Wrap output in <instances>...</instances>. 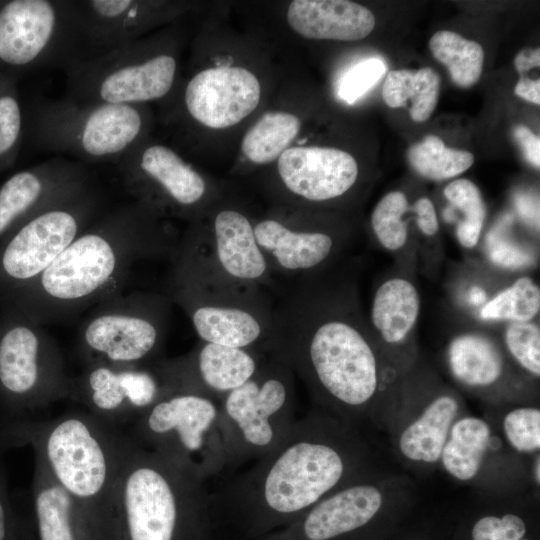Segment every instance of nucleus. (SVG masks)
Masks as SVG:
<instances>
[{
	"instance_id": "aec40b11",
	"label": "nucleus",
	"mask_w": 540,
	"mask_h": 540,
	"mask_svg": "<svg viewBox=\"0 0 540 540\" xmlns=\"http://www.w3.org/2000/svg\"><path fill=\"white\" fill-rule=\"evenodd\" d=\"M171 393L174 391L159 360L139 367L85 365L77 377L71 378L69 398L84 405L99 419L118 427L134 422Z\"/></svg>"
},
{
	"instance_id": "7ed1b4c3",
	"label": "nucleus",
	"mask_w": 540,
	"mask_h": 540,
	"mask_svg": "<svg viewBox=\"0 0 540 540\" xmlns=\"http://www.w3.org/2000/svg\"><path fill=\"white\" fill-rule=\"evenodd\" d=\"M179 240L169 219L135 200L100 215L25 285L27 317L45 325L96 306L120 293L137 262L170 258Z\"/></svg>"
},
{
	"instance_id": "dca6fc26",
	"label": "nucleus",
	"mask_w": 540,
	"mask_h": 540,
	"mask_svg": "<svg viewBox=\"0 0 540 540\" xmlns=\"http://www.w3.org/2000/svg\"><path fill=\"white\" fill-rule=\"evenodd\" d=\"M101 207V197L91 187L24 222L3 249L2 274L10 281L29 284L100 216Z\"/></svg>"
},
{
	"instance_id": "f03ea898",
	"label": "nucleus",
	"mask_w": 540,
	"mask_h": 540,
	"mask_svg": "<svg viewBox=\"0 0 540 540\" xmlns=\"http://www.w3.org/2000/svg\"><path fill=\"white\" fill-rule=\"evenodd\" d=\"M294 280L274 302L272 353L289 363L320 409L353 425L378 418L386 376L353 291L314 275Z\"/></svg>"
},
{
	"instance_id": "ddd939ff",
	"label": "nucleus",
	"mask_w": 540,
	"mask_h": 540,
	"mask_svg": "<svg viewBox=\"0 0 540 540\" xmlns=\"http://www.w3.org/2000/svg\"><path fill=\"white\" fill-rule=\"evenodd\" d=\"M117 165L126 191L164 218L196 224L220 200L211 180L174 148L150 137Z\"/></svg>"
},
{
	"instance_id": "79ce46f5",
	"label": "nucleus",
	"mask_w": 540,
	"mask_h": 540,
	"mask_svg": "<svg viewBox=\"0 0 540 540\" xmlns=\"http://www.w3.org/2000/svg\"><path fill=\"white\" fill-rule=\"evenodd\" d=\"M385 71V63L378 58L359 62L341 78L339 96L348 103L355 102L379 81Z\"/></svg>"
},
{
	"instance_id": "c85d7f7f",
	"label": "nucleus",
	"mask_w": 540,
	"mask_h": 540,
	"mask_svg": "<svg viewBox=\"0 0 540 540\" xmlns=\"http://www.w3.org/2000/svg\"><path fill=\"white\" fill-rule=\"evenodd\" d=\"M495 440L487 420L461 415L450 429L439 462L454 479L473 481L480 476L490 452L495 449Z\"/></svg>"
},
{
	"instance_id": "f257e3e1",
	"label": "nucleus",
	"mask_w": 540,
	"mask_h": 540,
	"mask_svg": "<svg viewBox=\"0 0 540 540\" xmlns=\"http://www.w3.org/2000/svg\"><path fill=\"white\" fill-rule=\"evenodd\" d=\"M370 471L357 426L314 409L296 419L274 450L209 490L214 527L223 524L240 540H256Z\"/></svg>"
},
{
	"instance_id": "c756f323",
	"label": "nucleus",
	"mask_w": 540,
	"mask_h": 540,
	"mask_svg": "<svg viewBox=\"0 0 540 540\" xmlns=\"http://www.w3.org/2000/svg\"><path fill=\"white\" fill-rule=\"evenodd\" d=\"M420 296L412 282L394 277L376 290L371 307V323L381 341L390 346L406 342L418 320Z\"/></svg>"
},
{
	"instance_id": "72a5a7b5",
	"label": "nucleus",
	"mask_w": 540,
	"mask_h": 540,
	"mask_svg": "<svg viewBox=\"0 0 540 540\" xmlns=\"http://www.w3.org/2000/svg\"><path fill=\"white\" fill-rule=\"evenodd\" d=\"M407 158L417 174L433 181L456 177L474 163L472 153L446 147L435 135H427L421 142L412 145Z\"/></svg>"
},
{
	"instance_id": "39448f33",
	"label": "nucleus",
	"mask_w": 540,
	"mask_h": 540,
	"mask_svg": "<svg viewBox=\"0 0 540 540\" xmlns=\"http://www.w3.org/2000/svg\"><path fill=\"white\" fill-rule=\"evenodd\" d=\"M30 443L35 458L81 507L105 540L106 505L133 445L129 435L89 412L76 411L38 425L14 422L0 432V444Z\"/></svg>"
},
{
	"instance_id": "20e7f679",
	"label": "nucleus",
	"mask_w": 540,
	"mask_h": 540,
	"mask_svg": "<svg viewBox=\"0 0 540 540\" xmlns=\"http://www.w3.org/2000/svg\"><path fill=\"white\" fill-rule=\"evenodd\" d=\"M214 530L206 484L133 442L106 505L105 540H213Z\"/></svg>"
},
{
	"instance_id": "cd10ccee",
	"label": "nucleus",
	"mask_w": 540,
	"mask_h": 540,
	"mask_svg": "<svg viewBox=\"0 0 540 540\" xmlns=\"http://www.w3.org/2000/svg\"><path fill=\"white\" fill-rule=\"evenodd\" d=\"M446 360L453 378L472 390L493 388L505 374L503 351L482 333L468 332L454 337L448 344Z\"/></svg>"
},
{
	"instance_id": "a878e982",
	"label": "nucleus",
	"mask_w": 540,
	"mask_h": 540,
	"mask_svg": "<svg viewBox=\"0 0 540 540\" xmlns=\"http://www.w3.org/2000/svg\"><path fill=\"white\" fill-rule=\"evenodd\" d=\"M286 22L305 39L344 42L366 38L376 24L367 7L347 0H293L286 9Z\"/></svg>"
},
{
	"instance_id": "a19ab883",
	"label": "nucleus",
	"mask_w": 540,
	"mask_h": 540,
	"mask_svg": "<svg viewBox=\"0 0 540 540\" xmlns=\"http://www.w3.org/2000/svg\"><path fill=\"white\" fill-rule=\"evenodd\" d=\"M528 527L517 513H488L480 516L471 528L472 540H531Z\"/></svg>"
},
{
	"instance_id": "0eeeda50",
	"label": "nucleus",
	"mask_w": 540,
	"mask_h": 540,
	"mask_svg": "<svg viewBox=\"0 0 540 540\" xmlns=\"http://www.w3.org/2000/svg\"><path fill=\"white\" fill-rule=\"evenodd\" d=\"M179 40L167 29L80 60L64 70L65 97L80 104L167 100L178 85Z\"/></svg>"
},
{
	"instance_id": "2f4dec72",
	"label": "nucleus",
	"mask_w": 540,
	"mask_h": 540,
	"mask_svg": "<svg viewBox=\"0 0 540 540\" xmlns=\"http://www.w3.org/2000/svg\"><path fill=\"white\" fill-rule=\"evenodd\" d=\"M440 92V77L430 68L391 70L388 72L382 96L391 108L406 107L413 121L424 122L436 108Z\"/></svg>"
},
{
	"instance_id": "f8f14e48",
	"label": "nucleus",
	"mask_w": 540,
	"mask_h": 540,
	"mask_svg": "<svg viewBox=\"0 0 540 540\" xmlns=\"http://www.w3.org/2000/svg\"><path fill=\"white\" fill-rule=\"evenodd\" d=\"M88 57L78 1L0 5V61L13 68L67 69Z\"/></svg>"
},
{
	"instance_id": "c03bdc74",
	"label": "nucleus",
	"mask_w": 540,
	"mask_h": 540,
	"mask_svg": "<svg viewBox=\"0 0 540 540\" xmlns=\"http://www.w3.org/2000/svg\"><path fill=\"white\" fill-rule=\"evenodd\" d=\"M416 214L419 230L426 236H434L439 230V221L433 202L427 197L419 198L412 207Z\"/></svg>"
},
{
	"instance_id": "603ef678",
	"label": "nucleus",
	"mask_w": 540,
	"mask_h": 540,
	"mask_svg": "<svg viewBox=\"0 0 540 540\" xmlns=\"http://www.w3.org/2000/svg\"><path fill=\"white\" fill-rule=\"evenodd\" d=\"M18 540H30V539L27 538V537H25V536L23 537L22 534H21V532H19V538H18Z\"/></svg>"
},
{
	"instance_id": "6ab92c4d",
	"label": "nucleus",
	"mask_w": 540,
	"mask_h": 540,
	"mask_svg": "<svg viewBox=\"0 0 540 540\" xmlns=\"http://www.w3.org/2000/svg\"><path fill=\"white\" fill-rule=\"evenodd\" d=\"M263 85L250 67L231 62L195 70L178 93V111L187 125L209 131L230 129L261 104Z\"/></svg>"
},
{
	"instance_id": "473e14b6",
	"label": "nucleus",
	"mask_w": 540,
	"mask_h": 540,
	"mask_svg": "<svg viewBox=\"0 0 540 540\" xmlns=\"http://www.w3.org/2000/svg\"><path fill=\"white\" fill-rule=\"evenodd\" d=\"M429 48L434 58L447 67L455 85L470 88L480 79L484 51L479 43L441 30L430 38Z\"/></svg>"
},
{
	"instance_id": "e433bc0d",
	"label": "nucleus",
	"mask_w": 540,
	"mask_h": 540,
	"mask_svg": "<svg viewBox=\"0 0 540 540\" xmlns=\"http://www.w3.org/2000/svg\"><path fill=\"white\" fill-rule=\"evenodd\" d=\"M408 209L407 197L401 191L387 193L376 204L371 215V226L377 241L386 250L398 251L405 246L408 227L403 216Z\"/></svg>"
},
{
	"instance_id": "6e6552de",
	"label": "nucleus",
	"mask_w": 540,
	"mask_h": 540,
	"mask_svg": "<svg viewBox=\"0 0 540 540\" xmlns=\"http://www.w3.org/2000/svg\"><path fill=\"white\" fill-rule=\"evenodd\" d=\"M129 437L204 484L229 473L219 400L211 396L171 393L133 422Z\"/></svg>"
},
{
	"instance_id": "423d86ee",
	"label": "nucleus",
	"mask_w": 540,
	"mask_h": 540,
	"mask_svg": "<svg viewBox=\"0 0 540 540\" xmlns=\"http://www.w3.org/2000/svg\"><path fill=\"white\" fill-rule=\"evenodd\" d=\"M170 261L166 295L200 341L272 353L274 301L267 289L225 277L186 234Z\"/></svg>"
},
{
	"instance_id": "ea45409f",
	"label": "nucleus",
	"mask_w": 540,
	"mask_h": 540,
	"mask_svg": "<svg viewBox=\"0 0 540 540\" xmlns=\"http://www.w3.org/2000/svg\"><path fill=\"white\" fill-rule=\"evenodd\" d=\"M22 109L13 82L0 74V161L13 157L22 134Z\"/></svg>"
},
{
	"instance_id": "09e8293b",
	"label": "nucleus",
	"mask_w": 540,
	"mask_h": 540,
	"mask_svg": "<svg viewBox=\"0 0 540 540\" xmlns=\"http://www.w3.org/2000/svg\"><path fill=\"white\" fill-rule=\"evenodd\" d=\"M514 65L520 76H524L532 68L540 66V50L539 48H526L518 52L514 58Z\"/></svg>"
},
{
	"instance_id": "a18cd8bd",
	"label": "nucleus",
	"mask_w": 540,
	"mask_h": 540,
	"mask_svg": "<svg viewBox=\"0 0 540 540\" xmlns=\"http://www.w3.org/2000/svg\"><path fill=\"white\" fill-rule=\"evenodd\" d=\"M513 135L520 145L526 160L535 168L540 167V139L525 125H518Z\"/></svg>"
},
{
	"instance_id": "c9c22d12",
	"label": "nucleus",
	"mask_w": 540,
	"mask_h": 540,
	"mask_svg": "<svg viewBox=\"0 0 540 540\" xmlns=\"http://www.w3.org/2000/svg\"><path fill=\"white\" fill-rule=\"evenodd\" d=\"M444 196L464 216L456 228L459 243L467 249L475 247L486 217V206L479 188L468 179H456L445 187Z\"/></svg>"
},
{
	"instance_id": "a211bd4d",
	"label": "nucleus",
	"mask_w": 540,
	"mask_h": 540,
	"mask_svg": "<svg viewBox=\"0 0 540 540\" xmlns=\"http://www.w3.org/2000/svg\"><path fill=\"white\" fill-rule=\"evenodd\" d=\"M312 210L273 205L254 217L256 240L274 277L314 275L339 253L344 235L317 223Z\"/></svg>"
},
{
	"instance_id": "de8ad7c7",
	"label": "nucleus",
	"mask_w": 540,
	"mask_h": 540,
	"mask_svg": "<svg viewBox=\"0 0 540 540\" xmlns=\"http://www.w3.org/2000/svg\"><path fill=\"white\" fill-rule=\"evenodd\" d=\"M492 259L503 266H516L523 263L520 251L508 244H500L492 250ZM524 262H526L524 260Z\"/></svg>"
},
{
	"instance_id": "8fccbe9b",
	"label": "nucleus",
	"mask_w": 540,
	"mask_h": 540,
	"mask_svg": "<svg viewBox=\"0 0 540 540\" xmlns=\"http://www.w3.org/2000/svg\"><path fill=\"white\" fill-rule=\"evenodd\" d=\"M532 478L534 481V484L539 487L540 484V455L539 453H536L533 455V462H532Z\"/></svg>"
},
{
	"instance_id": "7c9ffc66",
	"label": "nucleus",
	"mask_w": 540,
	"mask_h": 540,
	"mask_svg": "<svg viewBox=\"0 0 540 540\" xmlns=\"http://www.w3.org/2000/svg\"><path fill=\"white\" fill-rule=\"evenodd\" d=\"M302 120L288 109L264 111L251 124L240 143L243 160L251 166H271L300 137Z\"/></svg>"
},
{
	"instance_id": "49530a36",
	"label": "nucleus",
	"mask_w": 540,
	"mask_h": 540,
	"mask_svg": "<svg viewBox=\"0 0 540 540\" xmlns=\"http://www.w3.org/2000/svg\"><path fill=\"white\" fill-rule=\"evenodd\" d=\"M514 92L520 98L531 103L540 104V79H531L526 76H520Z\"/></svg>"
},
{
	"instance_id": "393cba45",
	"label": "nucleus",
	"mask_w": 540,
	"mask_h": 540,
	"mask_svg": "<svg viewBox=\"0 0 540 540\" xmlns=\"http://www.w3.org/2000/svg\"><path fill=\"white\" fill-rule=\"evenodd\" d=\"M417 407L402 417L395 432V445L406 462L435 465L453 423L461 416V401L456 393L445 390L429 395Z\"/></svg>"
},
{
	"instance_id": "58836bf2",
	"label": "nucleus",
	"mask_w": 540,
	"mask_h": 540,
	"mask_svg": "<svg viewBox=\"0 0 540 540\" xmlns=\"http://www.w3.org/2000/svg\"><path fill=\"white\" fill-rule=\"evenodd\" d=\"M504 344L512 359L528 374L540 376V328L534 322L509 323Z\"/></svg>"
},
{
	"instance_id": "5701e85b",
	"label": "nucleus",
	"mask_w": 540,
	"mask_h": 540,
	"mask_svg": "<svg viewBox=\"0 0 540 540\" xmlns=\"http://www.w3.org/2000/svg\"><path fill=\"white\" fill-rule=\"evenodd\" d=\"M268 354L200 341L183 356L162 359L161 365L174 391H195L220 400L247 382Z\"/></svg>"
},
{
	"instance_id": "1a4fd4ad",
	"label": "nucleus",
	"mask_w": 540,
	"mask_h": 540,
	"mask_svg": "<svg viewBox=\"0 0 540 540\" xmlns=\"http://www.w3.org/2000/svg\"><path fill=\"white\" fill-rule=\"evenodd\" d=\"M152 118L146 105L80 104L64 97L43 101L33 116L39 147L83 162L118 163L149 138Z\"/></svg>"
},
{
	"instance_id": "f704fd0d",
	"label": "nucleus",
	"mask_w": 540,
	"mask_h": 540,
	"mask_svg": "<svg viewBox=\"0 0 540 540\" xmlns=\"http://www.w3.org/2000/svg\"><path fill=\"white\" fill-rule=\"evenodd\" d=\"M539 309V286L525 276L486 301L480 310V317L487 321L530 322Z\"/></svg>"
},
{
	"instance_id": "b1692460",
	"label": "nucleus",
	"mask_w": 540,
	"mask_h": 540,
	"mask_svg": "<svg viewBox=\"0 0 540 540\" xmlns=\"http://www.w3.org/2000/svg\"><path fill=\"white\" fill-rule=\"evenodd\" d=\"M78 4L88 57L138 40L174 21L189 7L181 2L142 0H87Z\"/></svg>"
},
{
	"instance_id": "3c124183",
	"label": "nucleus",
	"mask_w": 540,
	"mask_h": 540,
	"mask_svg": "<svg viewBox=\"0 0 540 540\" xmlns=\"http://www.w3.org/2000/svg\"><path fill=\"white\" fill-rule=\"evenodd\" d=\"M470 299L473 304L479 305L485 301L486 294L481 288L475 287L470 291Z\"/></svg>"
},
{
	"instance_id": "9b49d317",
	"label": "nucleus",
	"mask_w": 540,
	"mask_h": 540,
	"mask_svg": "<svg viewBox=\"0 0 540 540\" xmlns=\"http://www.w3.org/2000/svg\"><path fill=\"white\" fill-rule=\"evenodd\" d=\"M171 300L166 294L120 293L97 304L77 337L85 365H151L161 360Z\"/></svg>"
},
{
	"instance_id": "4be33fe9",
	"label": "nucleus",
	"mask_w": 540,
	"mask_h": 540,
	"mask_svg": "<svg viewBox=\"0 0 540 540\" xmlns=\"http://www.w3.org/2000/svg\"><path fill=\"white\" fill-rule=\"evenodd\" d=\"M91 187L83 163L60 157L15 173L0 188V236Z\"/></svg>"
},
{
	"instance_id": "2eb2a0df",
	"label": "nucleus",
	"mask_w": 540,
	"mask_h": 540,
	"mask_svg": "<svg viewBox=\"0 0 540 540\" xmlns=\"http://www.w3.org/2000/svg\"><path fill=\"white\" fill-rule=\"evenodd\" d=\"M70 386L60 350L40 324L29 319L2 334L0 388L11 409H35L69 397Z\"/></svg>"
},
{
	"instance_id": "9d476101",
	"label": "nucleus",
	"mask_w": 540,
	"mask_h": 540,
	"mask_svg": "<svg viewBox=\"0 0 540 540\" xmlns=\"http://www.w3.org/2000/svg\"><path fill=\"white\" fill-rule=\"evenodd\" d=\"M220 427L229 473L265 456L289 434L295 418V373L276 353L219 400Z\"/></svg>"
},
{
	"instance_id": "bb28decb",
	"label": "nucleus",
	"mask_w": 540,
	"mask_h": 540,
	"mask_svg": "<svg viewBox=\"0 0 540 540\" xmlns=\"http://www.w3.org/2000/svg\"><path fill=\"white\" fill-rule=\"evenodd\" d=\"M32 491L37 540H97L81 507L37 458Z\"/></svg>"
},
{
	"instance_id": "4468645a",
	"label": "nucleus",
	"mask_w": 540,
	"mask_h": 540,
	"mask_svg": "<svg viewBox=\"0 0 540 540\" xmlns=\"http://www.w3.org/2000/svg\"><path fill=\"white\" fill-rule=\"evenodd\" d=\"M399 478L370 471L320 500L291 524L256 540H369L397 499L408 495Z\"/></svg>"
},
{
	"instance_id": "f3484780",
	"label": "nucleus",
	"mask_w": 540,
	"mask_h": 540,
	"mask_svg": "<svg viewBox=\"0 0 540 540\" xmlns=\"http://www.w3.org/2000/svg\"><path fill=\"white\" fill-rule=\"evenodd\" d=\"M267 191L274 205L312 210L346 196L359 178L349 152L298 140L273 164Z\"/></svg>"
},
{
	"instance_id": "412c9836",
	"label": "nucleus",
	"mask_w": 540,
	"mask_h": 540,
	"mask_svg": "<svg viewBox=\"0 0 540 540\" xmlns=\"http://www.w3.org/2000/svg\"><path fill=\"white\" fill-rule=\"evenodd\" d=\"M208 261L235 282L276 288L274 275L254 232V217L238 205L218 200L202 221L185 233Z\"/></svg>"
},
{
	"instance_id": "4c0bfd02",
	"label": "nucleus",
	"mask_w": 540,
	"mask_h": 540,
	"mask_svg": "<svg viewBox=\"0 0 540 540\" xmlns=\"http://www.w3.org/2000/svg\"><path fill=\"white\" fill-rule=\"evenodd\" d=\"M503 439L516 453L534 455L540 449V409L518 406L505 413L501 421Z\"/></svg>"
},
{
	"instance_id": "37998d69",
	"label": "nucleus",
	"mask_w": 540,
	"mask_h": 540,
	"mask_svg": "<svg viewBox=\"0 0 540 540\" xmlns=\"http://www.w3.org/2000/svg\"><path fill=\"white\" fill-rule=\"evenodd\" d=\"M19 526L14 518L0 462V540H18Z\"/></svg>"
}]
</instances>
